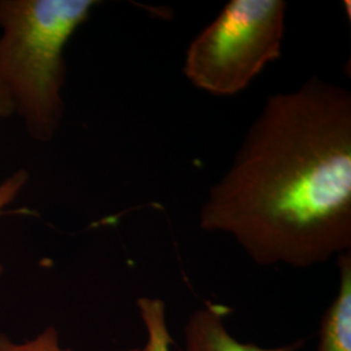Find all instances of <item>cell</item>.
Wrapping results in <instances>:
<instances>
[{
    "instance_id": "obj_4",
    "label": "cell",
    "mask_w": 351,
    "mask_h": 351,
    "mask_svg": "<svg viewBox=\"0 0 351 351\" xmlns=\"http://www.w3.org/2000/svg\"><path fill=\"white\" fill-rule=\"evenodd\" d=\"M230 310L213 302L204 304L190 315L185 326L184 351H300L304 339H297L278 348H261L234 339L226 329V315Z\"/></svg>"
},
{
    "instance_id": "obj_1",
    "label": "cell",
    "mask_w": 351,
    "mask_h": 351,
    "mask_svg": "<svg viewBox=\"0 0 351 351\" xmlns=\"http://www.w3.org/2000/svg\"><path fill=\"white\" fill-rule=\"evenodd\" d=\"M199 226L259 265L310 268L351 251V94L319 77L269 97Z\"/></svg>"
},
{
    "instance_id": "obj_6",
    "label": "cell",
    "mask_w": 351,
    "mask_h": 351,
    "mask_svg": "<svg viewBox=\"0 0 351 351\" xmlns=\"http://www.w3.org/2000/svg\"><path fill=\"white\" fill-rule=\"evenodd\" d=\"M139 310L150 333V351H169L171 337L164 324V303L160 300H138Z\"/></svg>"
},
{
    "instance_id": "obj_9",
    "label": "cell",
    "mask_w": 351,
    "mask_h": 351,
    "mask_svg": "<svg viewBox=\"0 0 351 351\" xmlns=\"http://www.w3.org/2000/svg\"><path fill=\"white\" fill-rule=\"evenodd\" d=\"M14 112V106L12 99L7 90L0 84V119L7 117Z\"/></svg>"
},
{
    "instance_id": "obj_3",
    "label": "cell",
    "mask_w": 351,
    "mask_h": 351,
    "mask_svg": "<svg viewBox=\"0 0 351 351\" xmlns=\"http://www.w3.org/2000/svg\"><path fill=\"white\" fill-rule=\"evenodd\" d=\"M287 1L230 0L190 43L184 73L195 88L230 97L281 56Z\"/></svg>"
},
{
    "instance_id": "obj_8",
    "label": "cell",
    "mask_w": 351,
    "mask_h": 351,
    "mask_svg": "<svg viewBox=\"0 0 351 351\" xmlns=\"http://www.w3.org/2000/svg\"><path fill=\"white\" fill-rule=\"evenodd\" d=\"M25 173L19 172L0 186V211L5 204H8L10 202L12 201L13 198L16 197L17 191L25 184ZM0 272H1V265H0Z\"/></svg>"
},
{
    "instance_id": "obj_7",
    "label": "cell",
    "mask_w": 351,
    "mask_h": 351,
    "mask_svg": "<svg viewBox=\"0 0 351 351\" xmlns=\"http://www.w3.org/2000/svg\"><path fill=\"white\" fill-rule=\"evenodd\" d=\"M0 351H71L63 349L59 343V335L56 328L49 326L36 339H29L25 342H13L4 335H0ZM121 351H150L149 343L142 349H130Z\"/></svg>"
},
{
    "instance_id": "obj_5",
    "label": "cell",
    "mask_w": 351,
    "mask_h": 351,
    "mask_svg": "<svg viewBox=\"0 0 351 351\" xmlns=\"http://www.w3.org/2000/svg\"><path fill=\"white\" fill-rule=\"evenodd\" d=\"M339 288L320 322L317 351H351V251L337 256Z\"/></svg>"
},
{
    "instance_id": "obj_2",
    "label": "cell",
    "mask_w": 351,
    "mask_h": 351,
    "mask_svg": "<svg viewBox=\"0 0 351 351\" xmlns=\"http://www.w3.org/2000/svg\"><path fill=\"white\" fill-rule=\"evenodd\" d=\"M95 0H0V84L29 134L50 141L62 123L64 50Z\"/></svg>"
}]
</instances>
